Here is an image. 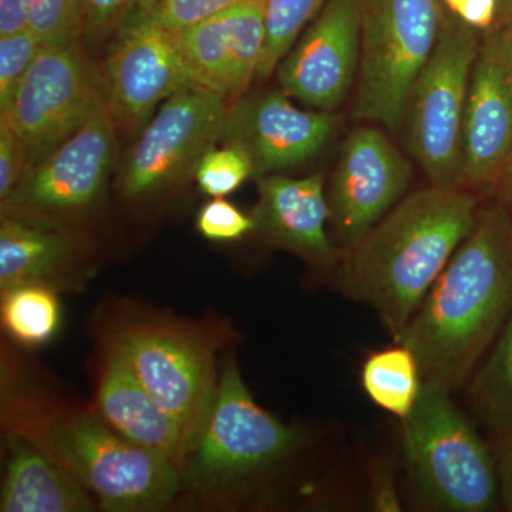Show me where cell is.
Returning a JSON list of instances; mask_svg holds the SVG:
<instances>
[{
	"instance_id": "obj_1",
	"label": "cell",
	"mask_w": 512,
	"mask_h": 512,
	"mask_svg": "<svg viewBox=\"0 0 512 512\" xmlns=\"http://www.w3.org/2000/svg\"><path fill=\"white\" fill-rule=\"evenodd\" d=\"M512 313V220L503 204L478 212L471 234L396 343L416 353L423 380L454 389Z\"/></svg>"
},
{
	"instance_id": "obj_2",
	"label": "cell",
	"mask_w": 512,
	"mask_h": 512,
	"mask_svg": "<svg viewBox=\"0 0 512 512\" xmlns=\"http://www.w3.org/2000/svg\"><path fill=\"white\" fill-rule=\"evenodd\" d=\"M476 195L431 185L407 195L345 251L340 291L367 303L399 340L478 220Z\"/></svg>"
},
{
	"instance_id": "obj_3",
	"label": "cell",
	"mask_w": 512,
	"mask_h": 512,
	"mask_svg": "<svg viewBox=\"0 0 512 512\" xmlns=\"http://www.w3.org/2000/svg\"><path fill=\"white\" fill-rule=\"evenodd\" d=\"M3 431H15L46 451L93 495L101 510H165L183 490L170 458L121 436L99 412L64 406L18 383L2 367Z\"/></svg>"
},
{
	"instance_id": "obj_4",
	"label": "cell",
	"mask_w": 512,
	"mask_h": 512,
	"mask_svg": "<svg viewBox=\"0 0 512 512\" xmlns=\"http://www.w3.org/2000/svg\"><path fill=\"white\" fill-rule=\"evenodd\" d=\"M225 340L227 333L210 325L146 318L114 323L103 345L173 417L192 451L217 394L215 355Z\"/></svg>"
},
{
	"instance_id": "obj_5",
	"label": "cell",
	"mask_w": 512,
	"mask_h": 512,
	"mask_svg": "<svg viewBox=\"0 0 512 512\" xmlns=\"http://www.w3.org/2000/svg\"><path fill=\"white\" fill-rule=\"evenodd\" d=\"M407 466L424 497L440 510L484 512L500 494L497 466L450 389L424 380L413 412L403 420Z\"/></svg>"
},
{
	"instance_id": "obj_6",
	"label": "cell",
	"mask_w": 512,
	"mask_h": 512,
	"mask_svg": "<svg viewBox=\"0 0 512 512\" xmlns=\"http://www.w3.org/2000/svg\"><path fill=\"white\" fill-rule=\"evenodd\" d=\"M439 0H367L356 80V119L389 133L402 128L407 101L443 28Z\"/></svg>"
},
{
	"instance_id": "obj_7",
	"label": "cell",
	"mask_w": 512,
	"mask_h": 512,
	"mask_svg": "<svg viewBox=\"0 0 512 512\" xmlns=\"http://www.w3.org/2000/svg\"><path fill=\"white\" fill-rule=\"evenodd\" d=\"M302 443V431L262 409L237 363L228 360L210 416L181 471L184 487L200 493L231 487L279 466Z\"/></svg>"
},
{
	"instance_id": "obj_8",
	"label": "cell",
	"mask_w": 512,
	"mask_h": 512,
	"mask_svg": "<svg viewBox=\"0 0 512 512\" xmlns=\"http://www.w3.org/2000/svg\"><path fill=\"white\" fill-rule=\"evenodd\" d=\"M481 36L454 16L444 19L407 101L402 124L407 148L437 187L461 188L464 114Z\"/></svg>"
},
{
	"instance_id": "obj_9",
	"label": "cell",
	"mask_w": 512,
	"mask_h": 512,
	"mask_svg": "<svg viewBox=\"0 0 512 512\" xmlns=\"http://www.w3.org/2000/svg\"><path fill=\"white\" fill-rule=\"evenodd\" d=\"M117 128L107 101L76 133L30 164L2 214L77 227L99 208L116 170Z\"/></svg>"
},
{
	"instance_id": "obj_10",
	"label": "cell",
	"mask_w": 512,
	"mask_h": 512,
	"mask_svg": "<svg viewBox=\"0 0 512 512\" xmlns=\"http://www.w3.org/2000/svg\"><path fill=\"white\" fill-rule=\"evenodd\" d=\"M231 106L195 84L168 97L121 158L117 183L123 198L150 200L194 174L200 158L220 140Z\"/></svg>"
},
{
	"instance_id": "obj_11",
	"label": "cell",
	"mask_w": 512,
	"mask_h": 512,
	"mask_svg": "<svg viewBox=\"0 0 512 512\" xmlns=\"http://www.w3.org/2000/svg\"><path fill=\"white\" fill-rule=\"evenodd\" d=\"M104 101L103 72L80 43L43 46L0 119L22 141L30 165L76 133Z\"/></svg>"
},
{
	"instance_id": "obj_12",
	"label": "cell",
	"mask_w": 512,
	"mask_h": 512,
	"mask_svg": "<svg viewBox=\"0 0 512 512\" xmlns=\"http://www.w3.org/2000/svg\"><path fill=\"white\" fill-rule=\"evenodd\" d=\"M156 9L128 20L104 62L107 106L126 133L141 130L168 97L192 84L177 33L163 25Z\"/></svg>"
},
{
	"instance_id": "obj_13",
	"label": "cell",
	"mask_w": 512,
	"mask_h": 512,
	"mask_svg": "<svg viewBox=\"0 0 512 512\" xmlns=\"http://www.w3.org/2000/svg\"><path fill=\"white\" fill-rule=\"evenodd\" d=\"M512 156V35L507 25L481 36L464 114L460 187L488 194Z\"/></svg>"
},
{
	"instance_id": "obj_14",
	"label": "cell",
	"mask_w": 512,
	"mask_h": 512,
	"mask_svg": "<svg viewBox=\"0 0 512 512\" xmlns=\"http://www.w3.org/2000/svg\"><path fill=\"white\" fill-rule=\"evenodd\" d=\"M412 165L386 131L359 127L350 133L329 190L330 222L343 251L355 247L403 200Z\"/></svg>"
},
{
	"instance_id": "obj_15",
	"label": "cell",
	"mask_w": 512,
	"mask_h": 512,
	"mask_svg": "<svg viewBox=\"0 0 512 512\" xmlns=\"http://www.w3.org/2000/svg\"><path fill=\"white\" fill-rule=\"evenodd\" d=\"M360 39V0H328L276 69L282 92L308 109L338 110L357 80Z\"/></svg>"
},
{
	"instance_id": "obj_16",
	"label": "cell",
	"mask_w": 512,
	"mask_h": 512,
	"mask_svg": "<svg viewBox=\"0 0 512 512\" xmlns=\"http://www.w3.org/2000/svg\"><path fill=\"white\" fill-rule=\"evenodd\" d=\"M335 127L333 113L301 109L282 90H268L232 104L220 140L244 148L258 178L312 160L329 143Z\"/></svg>"
},
{
	"instance_id": "obj_17",
	"label": "cell",
	"mask_w": 512,
	"mask_h": 512,
	"mask_svg": "<svg viewBox=\"0 0 512 512\" xmlns=\"http://www.w3.org/2000/svg\"><path fill=\"white\" fill-rule=\"evenodd\" d=\"M177 37L192 84L234 104L258 74L265 46L264 0H241Z\"/></svg>"
},
{
	"instance_id": "obj_18",
	"label": "cell",
	"mask_w": 512,
	"mask_h": 512,
	"mask_svg": "<svg viewBox=\"0 0 512 512\" xmlns=\"http://www.w3.org/2000/svg\"><path fill=\"white\" fill-rule=\"evenodd\" d=\"M258 192L252 215L256 234L313 265L335 264L339 252L326 231L330 207L322 174L303 178L262 175Z\"/></svg>"
},
{
	"instance_id": "obj_19",
	"label": "cell",
	"mask_w": 512,
	"mask_h": 512,
	"mask_svg": "<svg viewBox=\"0 0 512 512\" xmlns=\"http://www.w3.org/2000/svg\"><path fill=\"white\" fill-rule=\"evenodd\" d=\"M77 227L5 214L0 218V291L22 284L82 289L87 247Z\"/></svg>"
},
{
	"instance_id": "obj_20",
	"label": "cell",
	"mask_w": 512,
	"mask_h": 512,
	"mask_svg": "<svg viewBox=\"0 0 512 512\" xmlns=\"http://www.w3.org/2000/svg\"><path fill=\"white\" fill-rule=\"evenodd\" d=\"M97 412L121 436L163 454L183 471L191 453L183 430L126 363L107 350L97 384Z\"/></svg>"
},
{
	"instance_id": "obj_21",
	"label": "cell",
	"mask_w": 512,
	"mask_h": 512,
	"mask_svg": "<svg viewBox=\"0 0 512 512\" xmlns=\"http://www.w3.org/2000/svg\"><path fill=\"white\" fill-rule=\"evenodd\" d=\"M2 512H90L97 501L55 458L15 431H3Z\"/></svg>"
},
{
	"instance_id": "obj_22",
	"label": "cell",
	"mask_w": 512,
	"mask_h": 512,
	"mask_svg": "<svg viewBox=\"0 0 512 512\" xmlns=\"http://www.w3.org/2000/svg\"><path fill=\"white\" fill-rule=\"evenodd\" d=\"M423 382L416 353L403 343L372 353L363 363L362 386L369 399L402 420L413 412Z\"/></svg>"
},
{
	"instance_id": "obj_23",
	"label": "cell",
	"mask_w": 512,
	"mask_h": 512,
	"mask_svg": "<svg viewBox=\"0 0 512 512\" xmlns=\"http://www.w3.org/2000/svg\"><path fill=\"white\" fill-rule=\"evenodd\" d=\"M0 303L2 328L26 348L50 342L62 320L57 291L46 285L22 284L3 289Z\"/></svg>"
},
{
	"instance_id": "obj_24",
	"label": "cell",
	"mask_w": 512,
	"mask_h": 512,
	"mask_svg": "<svg viewBox=\"0 0 512 512\" xmlns=\"http://www.w3.org/2000/svg\"><path fill=\"white\" fill-rule=\"evenodd\" d=\"M478 413L498 436H512V313L470 387Z\"/></svg>"
},
{
	"instance_id": "obj_25",
	"label": "cell",
	"mask_w": 512,
	"mask_h": 512,
	"mask_svg": "<svg viewBox=\"0 0 512 512\" xmlns=\"http://www.w3.org/2000/svg\"><path fill=\"white\" fill-rule=\"evenodd\" d=\"M326 0H264L265 46L259 63V79L271 77L303 28L318 16Z\"/></svg>"
},
{
	"instance_id": "obj_26",
	"label": "cell",
	"mask_w": 512,
	"mask_h": 512,
	"mask_svg": "<svg viewBox=\"0 0 512 512\" xmlns=\"http://www.w3.org/2000/svg\"><path fill=\"white\" fill-rule=\"evenodd\" d=\"M87 0H28V29L45 47L83 39Z\"/></svg>"
},
{
	"instance_id": "obj_27",
	"label": "cell",
	"mask_w": 512,
	"mask_h": 512,
	"mask_svg": "<svg viewBox=\"0 0 512 512\" xmlns=\"http://www.w3.org/2000/svg\"><path fill=\"white\" fill-rule=\"evenodd\" d=\"M192 175L204 194L224 198L255 175V170L244 148L224 143L220 148L212 146L200 158Z\"/></svg>"
},
{
	"instance_id": "obj_28",
	"label": "cell",
	"mask_w": 512,
	"mask_h": 512,
	"mask_svg": "<svg viewBox=\"0 0 512 512\" xmlns=\"http://www.w3.org/2000/svg\"><path fill=\"white\" fill-rule=\"evenodd\" d=\"M42 43L28 28L0 36V114L8 110Z\"/></svg>"
},
{
	"instance_id": "obj_29",
	"label": "cell",
	"mask_w": 512,
	"mask_h": 512,
	"mask_svg": "<svg viewBox=\"0 0 512 512\" xmlns=\"http://www.w3.org/2000/svg\"><path fill=\"white\" fill-rule=\"evenodd\" d=\"M160 0H87L83 39L92 45L114 37L124 25L157 8Z\"/></svg>"
},
{
	"instance_id": "obj_30",
	"label": "cell",
	"mask_w": 512,
	"mask_h": 512,
	"mask_svg": "<svg viewBox=\"0 0 512 512\" xmlns=\"http://www.w3.org/2000/svg\"><path fill=\"white\" fill-rule=\"evenodd\" d=\"M197 229L215 242L238 241L255 231V220L225 198H214L198 212Z\"/></svg>"
},
{
	"instance_id": "obj_31",
	"label": "cell",
	"mask_w": 512,
	"mask_h": 512,
	"mask_svg": "<svg viewBox=\"0 0 512 512\" xmlns=\"http://www.w3.org/2000/svg\"><path fill=\"white\" fill-rule=\"evenodd\" d=\"M238 2L241 0H160L156 10L163 25L178 33Z\"/></svg>"
},
{
	"instance_id": "obj_32",
	"label": "cell",
	"mask_w": 512,
	"mask_h": 512,
	"mask_svg": "<svg viewBox=\"0 0 512 512\" xmlns=\"http://www.w3.org/2000/svg\"><path fill=\"white\" fill-rule=\"evenodd\" d=\"M29 167L28 153L8 121L0 119V202L6 200Z\"/></svg>"
},
{
	"instance_id": "obj_33",
	"label": "cell",
	"mask_w": 512,
	"mask_h": 512,
	"mask_svg": "<svg viewBox=\"0 0 512 512\" xmlns=\"http://www.w3.org/2000/svg\"><path fill=\"white\" fill-rule=\"evenodd\" d=\"M451 16L480 30L481 33L497 26L500 15H504V0H440Z\"/></svg>"
},
{
	"instance_id": "obj_34",
	"label": "cell",
	"mask_w": 512,
	"mask_h": 512,
	"mask_svg": "<svg viewBox=\"0 0 512 512\" xmlns=\"http://www.w3.org/2000/svg\"><path fill=\"white\" fill-rule=\"evenodd\" d=\"M28 28V0H0V36Z\"/></svg>"
},
{
	"instance_id": "obj_35",
	"label": "cell",
	"mask_w": 512,
	"mask_h": 512,
	"mask_svg": "<svg viewBox=\"0 0 512 512\" xmlns=\"http://www.w3.org/2000/svg\"><path fill=\"white\" fill-rule=\"evenodd\" d=\"M497 473L501 498L507 510L512 511V436L501 437Z\"/></svg>"
},
{
	"instance_id": "obj_36",
	"label": "cell",
	"mask_w": 512,
	"mask_h": 512,
	"mask_svg": "<svg viewBox=\"0 0 512 512\" xmlns=\"http://www.w3.org/2000/svg\"><path fill=\"white\" fill-rule=\"evenodd\" d=\"M500 184L503 185L505 200L503 205L505 210L508 211L512 220V156L505 165L503 177H501Z\"/></svg>"
},
{
	"instance_id": "obj_37",
	"label": "cell",
	"mask_w": 512,
	"mask_h": 512,
	"mask_svg": "<svg viewBox=\"0 0 512 512\" xmlns=\"http://www.w3.org/2000/svg\"><path fill=\"white\" fill-rule=\"evenodd\" d=\"M504 23L512 35V0H504Z\"/></svg>"
}]
</instances>
